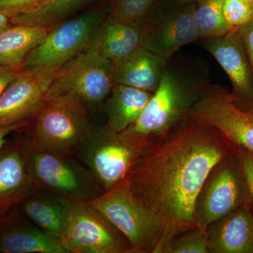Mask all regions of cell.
I'll list each match as a JSON object with an SVG mask.
<instances>
[{"instance_id": "6da1fadb", "label": "cell", "mask_w": 253, "mask_h": 253, "mask_svg": "<svg viewBox=\"0 0 253 253\" xmlns=\"http://www.w3.org/2000/svg\"><path fill=\"white\" fill-rule=\"evenodd\" d=\"M236 147L212 126L188 116L151 145L126 176L131 192L156 213L163 234L157 253L196 229V200L206 178Z\"/></svg>"}, {"instance_id": "7a4b0ae2", "label": "cell", "mask_w": 253, "mask_h": 253, "mask_svg": "<svg viewBox=\"0 0 253 253\" xmlns=\"http://www.w3.org/2000/svg\"><path fill=\"white\" fill-rule=\"evenodd\" d=\"M209 81L203 61H168L157 89L132 126L126 129L152 145L189 116Z\"/></svg>"}, {"instance_id": "3957f363", "label": "cell", "mask_w": 253, "mask_h": 253, "mask_svg": "<svg viewBox=\"0 0 253 253\" xmlns=\"http://www.w3.org/2000/svg\"><path fill=\"white\" fill-rule=\"evenodd\" d=\"M111 12V0H106L58 23L28 53L18 71L50 73L59 71L99 44L105 21Z\"/></svg>"}, {"instance_id": "277c9868", "label": "cell", "mask_w": 253, "mask_h": 253, "mask_svg": "<svg viewBox=\"0 0 253 253\" xmlns=\"http://www.w3.org/2000/svg\"><path fill=\"white\" fill-rule=\"evenodd\" d=\"M95 127L81 100L63 94L44 101L30 121L26 135L48 151L74 156Z\"/></svg>"}, {"instance_id": "5b68a950", "label": "cell", "mask_w": 253, "mask_h": 253, "mask_svg": "<svg viewBox=\"0 0 253 253\" xmlns=\"http://www.w3.org/2000/svg\"><path fill=\"white\" fill-rule=\"evenodd\" d=\"M86 203L124 236L133 253H157L163 234L162 223L131 192L126 179Z\"/></svg>"}, {"instance_id": "8992f818", "label": "cell", "mask_w": 253, "mask_h": 253, "mask_svg": "<svg viewBox=\"0 0 253 253\" xmlns=\"http://www.w3.org/2000/svg\"><path fill=\"white\" fill-rule=\"evenodd\" d=\"M149 146L126 130L116 131L107 126H96L74 156L88 168L105 192L126 178Z\"/></svg>"}, {"instance_id": "52a82bcc", "label": "cell", "mask_w": 253, "mask_h": 253, "mask_svg": "<svg viewBox=\"0 0 253 253\" xmlns=\"http://www.w3.org/2000/svg\"><path fill=\"white\" fill-rule=\"evenodd\" d=\"M37 189L88 202L104 192L88 168L73 156L48 151L24 135Z\"/></svg>"}, {"instance_id": "ba28073f", "label": "cell", "mask_w": 253, "mask_h": 253, "mask_svg": "<svg viewBox=\"0 0 253 253\" xmlns=\"http://www.w3.org/2000/svg\"><path fill=\"white\" fill-rule=\"evenodd\" d=\"M249 203L251 197L236 150L208 174L195 206L196 227L206 232L214 221Z\"/></svg>"}, {"instance_id": "9c48e42d", "label": "cell", "mask_w": 253, "mask_h": 253, "mask_svg": "<svg viewBox=\"0 0 253 253\" xmlns=\"http://www.w3.org/2000/svg\"><path fill=\"white\" fill-rule=\"evenodd\" d=\"M114 84L113 63L101 54L98 44L56 71L45 100L71 94L89 109L102 104Z\"/></svg>"}, {"instance_id": "30bf717a", "label": "cell", "mask_w": 253, "mask_h": 253, "mask_svg": "<svg viewBox=\"0 0 253 253\" xmlns=\"http://www.w3.org/2000/svg\"><path fill=\"white\" fill-rule=\"evenodd\" d=\"M189 116L217 129L238 149L253 154V111L238 108L225 86L208 83Z\"/></svg>"}, {"instance_id": "8fae6325", "label": "cell", "mask_w": 253, "mask_h": 253, "mask_svg": "<svg viewBox=\"0 0 253 253\" xmlns=\"http://www.w3.org/2000/svg\"><path fill=\"white\" fill-rule=\"evenodd\" d=\"M61 241L68 253H133L124 236L84 201H72Z\"/></svg>"}, {"instance_id": "7c38bea8", "label": "cell", "mask_w": 253, "mask_h": 253, "mask_svg": "<svg viewBox=\"0 0 253 253\" xmlns=\"http://www.w3.org/2000/svg\"><path fill=\"white\" fill-rule=\"evenodd\" d=\"M194 6L195 3L177 4L158 13L154 9L143 26L142 47L170 59L182 46L199 41Z\"/></svg>"}, {"instance_id": "4fadbf2b", "label": "cell", "mask_w": 253, "mask_h": 253, "mask_svg": "<svg viewBox=\"0 0 253 253\" xmlns=\"http://www.w3.org/2000/svg\"><path fill=\"white\" fill-rule=\"evenodd\" d=\"M201 41L202 47L212 55L230 80V93L236 106L244 111H253V71L237 30Z\"/></svg>"}, {"instance_id": "5bb4252c", "label": "cell", "mask_w": 253, "mask_h": 253, "mask_svg": "<svg viewBox=\"0 0 253 253\" xmlns=\"http://www.w3.org/2000/svg\"><path fill=\"white\" fill-rule=\"evenodd\" d=\"M37 189L23 136L6 141L0 150V216L3 217Z\"/></svg>"}, {"instance_id": "9a60e30c", "label": "cell", "mask_w": 253, "mask_h": 253, "mask_svg": "<svg viewBox=\"0 0 253 253\" xmlns=\"http://www.w3.org/2000/svg\"><path fill=\"white\" fill-rule=\"evenodd\" d=\"M56 73H19L0 95V126L31 121L44 104Z\"/></svg>"}, {"instance_id": "2e32d148", "label": "cell", "mask_w": 253, "mask_h": 253, "mask_svg": "<svg viewBox=\"0 0 253 253\" xmlns=\"http://www.w3.org/2000/svg\"><path fill=\"white\" fill-rule=\"evenodd\" d=\"M0 253L68 252L59 238L43 230L16 207L1 219Z\"/></svg>"}, {"instance_id": "e0dca14e", "label": "cell", "mask_w": 253, "mask_h": 253, "mask_svg": "<svg viewBox=\"0 0 253 253\" xmlns=\"http://www.w3.org/2000/svg\"><path fill=\"white\" fill-rule=\"evenodd\" d=\"M252 202L208 226L209 253H253Z\"/></svg>"}, {"instance_id": "ac0fdd59", "label": "cell", "mask_w": 253, "mask_h": 253, "mask_svg": "<svg viewBox=\"0 0 253 253\" xmlns=\"http://www.w3.org/2000/svg\"><path fill=\"white\" fill-rule=\"evenodd\" d=\"M72 201L54 191L37 189L17 208L43 230L61 240L69 221Z\"/></svg>"}, {"instance_id": "d6986e66", "label": "cell", "mask_w": 253, "mask_h": 253, "mask_svg": "<svg viewBox=\"0 0 253 253\" xmlns=\"http://www.w3.org/2000/svg\"><path fill=\"white\" fill-rule=\"evenodd\" d=\"M169 59L141 47L126 59L113 63L114 84L154 93Z\"/></svg>"}, {"instance_id": "ffe728a7", "label": "cell", "mask_w": 253, "mask_h": 253, "mask_svg": "<svg viewBox=\"0 0 253 253\" xmlns=\"http://www.w3.org/2000/svg\"><path fill=\"white\" fill-rule=\"evenodd\" d=\"M143 26L112 14L105 21L99 42L101 54L111 62L126 59L142 47Z\"/></svg>"}, {"instance_id": "44dd1931", "label": "cell", "mask_w": 253, "mask_h": 253, "mask_svg": "<svg viewBox=\"0 0 253 253\" xmlns=\"http://www.w3.org/2000/svg\"><path fill=\"white\" fill-rule=\"evenodd\" d=\"M152 94L133 86L114 84L106 102V126L116 131L126 130L137 121Z\"/></svg>"}, {"instance_id": "7402d4cb", "label": "cell", "mask_w": 253, "mask_h": 253, "mask_svg": "<svg viewBox=\"0 0 253 253\" xmlns=\"http://www.w3.org/2000/svg\"><path fill=\"white\" fill-rule=\"evenodd\" d=\"M55 26L12 25L0 33V66L18 71L28 53Z\"/></svg>"}, {"instance_id": "603a6c76", "label": "cell", "mask_w": 253, "mask_h": 253, "mask_svg": "<svg viewBox=\"0 0 253 253\" xmlns=\"http://www.w3.org/2000/svg\"><path fill=\"white\" fill-rule=\"evenodd\" d=\"M104 1L106 0H49L31 13L11 18V22L12 25L55 26Z\"/></svg>"}, {"instance_id": "cb8c5ba5", "label": "cell", "mask_w": 253, "mask_h": 253, "mask_svg": "<svg viewBox=\"0 0 253 253\" xmlns=\"http://www.w3.org/2000/svg\"><path fill=\"white\" fill-rule=\"evenodd\" d=\"M223 0H199L195 3L193 16L200 40L219 38L234 31L222 14Z\"/></svg>"}, {"instance_id": "d4e9b609", "label": "cell", "mask_w": 253, "mask_h": 253, "mask_svg": "<svg viewBox=\"0 0 253 253\" xmlns=\"http://www.w3.org/2000/svg\"><path fill=\"white\" fill-rule=\"evenodd\" d=\"M156 0H111V14L144 26L155 9Z\"/></svg>"}, {"instance_id": "484cf974", "label": "cell", "mask_w": 253, "mask_h": 253, "mask_svg": "<svg viewBox=\"0 0 253 253\" xmlns=\"http://www.w3.org/2000/svg\"><path fill=\"white\" fill-rule=\"evenodd\" d=\"M163 253H209L207 233L196 228L173 238Z\"/></svg>"}, {"instance_id": "4316f807", "label": "cell", "mask_w": 253, "mask_h": 253, "mask_svg": "<svg viewBox=\"0 0 253 253\" xmlns=\"http://www.w3.org/2000/svg\"><path fill=\"white\" fill-rule=\"evenodd\" d=\"M222 14L226 23L236 29L253 18V1L249 0H223Z\"/></svg>"}, {"instance_id": "83f0119b", "label": "cell", "mask_w": 253, "mask_h": 253, "mask_svg": "<svg viewBox=\"0 0 253 253\" xmlns=\"http://www.w3.org/2000/svg\"><path fill=\"white\" fill-rule=\"evenodd\" d=\"M49 0H0V12L10 18L28 14Z\"/></svg>"}, {"instance_id": "f1b7e54d", "label": "cell", "mask_w": 253, "mask_h": 253, "mask_svg": "<svg viewBox=\"0 0 253 253\" xmlns=\"http://www.w3.org/2000/svg\"><path fill=\"white\" fill-rule=\"evenodd\" d=\"M251 202L253 204V154L236 148Z\"/></svg>"}, {"instance_id": "f546056e", "label": "cell", "mask_w": 253, "mask_h": 253, "mask_svg": "<svg viewBox=\"0 0 253 253\" xmlns=\"http://www.w3.org/2000/svg\"><path fill=\"white\" fill-rule=\"evenodd\" d=\"M244 42L245 49L253 71V18L249 23L236 28Z\"/></svg>"}, {"instance_id": "4dcf8cb0", "label": "cell", "mask_w": 253, "mask_h": 253, "mask_svg": "<svg viewBox=\"0 0 253 253\" xmlns=\"http://www.w3.org/2000/svg\"><path fill=\"white\" fill-rule=\"evenodd\" d=\"M19 74V71L8 66H0V95Z\"/></svg>"}, {"instance_id": "1f68e13d", "label": "cell", "mask_w": 253, "mask_h": 253, "mask_svg": "<svg viewBox=\"0 0 253 253\" xmlns=\"http://www.w3.org/2000/svg\"><path fill=\"white\" fill-rule=\"evenodd\" d=\"M29 122H23L12 125V126H0V150L6 144L7 139L6 137L11 133L26 129V126L29 124Z\"/></svg>"}, {"instance_id": "d6a6232c", "label": "cell", "mask_w": 253, "mask_h": 253, "mask_svg": "<svg viewBox=\"0 0 253 253\" xmlns=\"http://www.w3.org/2000/svg\"><path fill=\"white\" fill-rule=\"evenodd\" d=\"M11 26H12V23L11 22V18L0 12V33L7 29Z\"/></svg>"}, {"instance_id": "836d02e7", "label": "cell", "mask_w": 253, "mask_h": 253, "mask_svg": "<svg viewBox=\"0 0 253 253\" xmlns=\"http://www.w3.org/2000/svg\"><path fill=\"white\" fill-rule=\"evenodd\" d=\"M199 0H176L177 4H191V3H196Z\"/></svg>"}, {"instance_id": "e575fe53", "label": "cell", "mask_w": 253, "mask_h": 253, "mask_svg": "<svg viewBox=\"0 0 253 253\" xmlns=\"http://www.w3.org/2000/svg\"><path fill=\"white\" fill-rule=\"evenodd\" d=\"M3 217H4V216H3ZM3 217H1V216H0V224H1V219H2Z\"/></svg>"}, {"instance_id": "d590c367", "label": "cell", "mask_w": 253, "mask_h": 253, "mask_svg": "<svg viewBox=\"0 0 253 253\" xmlns=\"http://www.w3.org/2000/svg\"><path fill=\"white\" fill-rule=\"evenodd\" d=\"M249 1H253V0H249Z\"/></svg>"}]
</instances>
